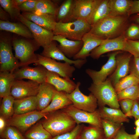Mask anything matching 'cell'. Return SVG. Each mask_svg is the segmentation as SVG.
Wrapping results in <instances>:
<instances>
[{
	"label": "cell",
	"instance_id": "1",
	"mask_svg": "<svg viewBox=\"0 0 139 139\" xmlns=\"http://www.w3.org/2000/svg\"><path fill=\"white\" fill-rule=\"evenodd\" d=\"M126 18L125 16H108L92 26L89 32L104 39L116 38L123 31Z\"/></svg>",
	"mask_w": 139,
	"mask_h": 139
},
{
	"label": "cell",
	"instance_id": "2",
	"mask_svg": "<svg viewBox=\"0 0 139 139\" xmlns=\"http://www.w3.org/2000/svg\"><path fill=\"white\" fill-rule=\"evenodd\" d=\"M48 115L41 123L44 128L52 136L70 132L76 126L74 120L63 110Z\"/></svg>",
	"mask_w": 139,
	"mask_h": 139
},
{
	"label": "cell",
	"instance_id": "3",
	"mask_svg": "<svg viewBox=\"0 0 139 139\" xmlns=\"http://www.w3.org/2000/svg\"><path fill=\"white\" fill-rule=\"evenodd\" d=\"M91 27L86 20L79 19L66 23L56 22L53 32L54 35L60 36L71 40H80Z\"/></svg>",
	"mask_w": 139,
	"mask_h": 139
},
{
	"label": "cell",
	"instance_id": "4",
	"mask_svg": "<svg viewBox=\"0 0 139 139\" xmlns=\"http://www.w3.org/2000/svg\"><path fill=\"white\" fill-rule=\"evenodd\" d=\"M88 90L96 97L98 103L102 107L107 105L110 108L119 109L117 94L109 79L97 84H91Z\"/></svg>",
	"mask_w": 139,
	"mask_h": 139
},
{
	"label": "cell",
	"instance_id": "5",
	"mask_svg": "<svg viewBox=\"0 0 139 139\" xmlns=\"http://www.w3.org/2000/svg\"><path fill=\"white\" fill-rule=\"evenodd\" d=\"M124 34L115 38L107 39L90 53V56L94 59H98L103 54L112 51H124L133 56L137 55L128 42Z\"/></svg>",
	"mask_w": 139,
	"mask_h": 139
},
{
	"label": "cell",
	"instance_id": "6",
	"mask_svg": "<svg viewBox=\"0 0 139 139\" xmlns=\"http://www.w3.org/2000/svg\"><path fill=\"white\" fill-rule=\"evenodd\" d=\"M12 44L15 57L19 61V67L36 63L37 58V55L34 53L37 48L36 46L30 41L22 39H15Z\"/></svg>",
	"mask_w": 139,
	"mask_h": 139
},
{
	"label": "cell",
	"instance_id": "7",
	"mask_svg": "<svg viewBox=\"0 0 139 139\" xmlns=\"http://www.w3.org/2000/svg\"><path fill=\"white\" fill-rule=\"evenodd\" d=\"M50 113H44L36 110L19 115H14L6 120L7 125L14 127L21 133L26 132L32 125Z\"/></svg>",
	"mask_w": 139,
	"mask_h": 139
},
{
	"label": "cell",
	"instance_id": "8",
	"mask_svg": "<svg viewBox=\"0 0 139 139\" xmlns=\"http://www.w3.org/2000/svg\"><path fill=\"white\" fill-rule=\"evenodd\" d=\"M80 84V82H77L75 89L71 93H67V97L76 108L89 112L95 111L98 104L97 99L91 93L88 95L82 93L79 88Z\"/></svg>",
	"mask_w": 139,
	"mask_h": 139
},
{
	"label": "cell",
	"instance_id": "9",
	"mask_svg": "<svg viewBox=\"0 0 139 139\" xmlns=\"http://www.w3.org/2000/svg\"><path fill=\"white\" fill-rule=\"evenodd\" d=\"M63 110L72 117L77 124L85 123L102 128L99 110L89 112L77 108L71 105L63 109Z\"/></svg>",
	"mask_w": 139,
	"mask_h": 139
},
{
	"label": "cell",
	"instance_id": "10",
	"mask_svg": "<svg viewBox=\"0 0 139 139\" xmlns=\"http://www.w3.org/2000/svg\"><path fill=\"white\" fill-rule=\"evenodd\" d=\"M37 60L35 64L42 66L47 71L58 74L62 77H72L75 70V67L68 63H61L55 59L37 54Z\"/></svg>",
	"mask_w": 139,
	"mask_h": 139
},
{
	"label": "cell",
	"instance_id": "11",
	"mask_svg": "<svg viewBox=\"0 0 139 139\" xmlns=\"http://www.w3.org/2000/svg\"><path fill=\"white\" fill-rule=\"evenodd\" d=\"M18 19L26 26L31 32L36 44L43 48L50 44L53 41L54 35L53 32L47 30L35 23L27 20L22 14Z\"/></svg>",
	"mask_w": 139,
	"mask_h": 139
},
{
	"label": "cell",
	"instance_id": "12",
	"mask_svg": "<svg viewBox=\"0 0 139 139\" xmlns=\"http://www.w3.org/2000/svg\"><path fill=\"white\" fill-rule=\"evenodd\" d=\"M40 84L28 80H15L12 84L11 95L15 99L36 96L38 91Z\"/></svg>",
	"mask_w": 139,
	"mask_h": 139
},
{
	"label": "cell",
	"instance_id": "13",
	"mask_svg": "<svg viewBox=\"0 0 139 139\" xmlns=\"http://www.w3.org/2000/svg\"><path fill=\"white\" fill-rule=\"evenodd\" d=\"M19 67V62L14 56L9 42L7 40H1L0 72L6 71L13 73Z\"/></svg>",
	"mask_w": 139,
	"mask_h": 139
},
{
	"label": "cell",
	"instance_id": "14",
	"mask_svg": "<svg viewBox=\"0 0 139 139\" xmlns=\"http://www.w3.org/2000/svg\"><path fill=\"white\" fill-rule=\"evenodd\" d=\"M120 51H115L109 55L107 62L99 71L89 68L86 69L85 72L91 78L93 83L97 84L103 82L107 77L115 71L116 67V57Z\"/></svg>",
	"mask_w": 139,
	"mask_h": 139
},
{
	"label": "cell",
	"instance_id": "15",
	"mask_svg": "<svg viewBox=\"0 0 139 139\" xmlns=\"http://www.w3.org/2000/svg\"><path fill=\"white\" fill-rule=\"evenodd\" d=\"M47 71L40 65L35 67L27 66L16 69L13 73L15 80L27 79L41 84L46 82Z\"/></svg>",
	"mask_w": 139,
	"mask_h": 139
},
{
	"label": "cell",
	"instance_id": "16",
	"mask_svg": "<svg viewBox=\"0 0 139 139\" xmlns=\"http://www.w3.org/2000/svg\"><path fill=\"white\" fill-rule=\"evenodd\" d=\"M53 41L50 44L43 48L41 55L55 60L63 61L71 65H73L78 68H81L86 63V59L72 60L68 58L59 49Z\"/></svg>",
	"mask_w": 139,
	"mask_h": 139
},
{
	"label": "cell",
	"instance_id": "17",
	"mask_svg": "<svg viewBox=\"0 0 139 139\" xmlns=\"http://www.w3.org/2000/svg\"><path fill=\"white\" fill-rule=\"evenodd\" d=\"M46 82L53 85L58 91L70 93L75 89L76 84L70 78L61 77L58 74L47 71Z\"/></svg>",
	"mask_w": 139,
	"mask_h": 139
},
{
	"label": "cell",
	"instance_id": "18",
	"mask_svg": "<svg viewBox=\"0 0 139 139\" xmlns=\"http://www.w3.org/2000/svg\"><path fill=\"white\" fill-rule=\"evenodd\" d=\"M133 55L129 53L117 55L115 70L109 79L113 86L121 79L127 76L130 70L129 63Z\"/></svg>",
	"mask_w": 139,
	"mask_h": 139
},
{
	"label": "cell",
	"instance_id": "19",
	"mask_svg": "<svg viewBox=\"0 0 139 139\" xmlns=\"http://www.w3.org/2000/svg\"><path fill=\"white\" fill-rule=\"evenodd\" d=\"M106 40L89 32H88L84 36L82 39L83 45L82 49L73 59L74 60L86 59V58L90 55L91 52Z\"/></svg>",
	"mask_w": 139,
	"mask_h": 139
},
{
	"label": "cell",
	"instance_id": "20",
	"mask_svg": "<svg viewBox=\"0 0 139 139\" xmlns=\"http://www.w3.org/2000/svg\"><path fill=\"white\" fill-rule=\"evenodd\" d=\"M53 41L59 43L57 46L59 49L69 58H73L81 50L83 42L82 40H72L59 35H54Z\"/></svg>",
	"mask_w": 139,
	"mask_h": 139
},
{
	"label": "cell",
	"instance_id": "21",
	"mask_svg": "<svg viewBox=\"0 0 139 139\" xmlns=\"http://www.w3.org/2000/svg\"><path fill=\"white\" fill-rule=\"evenodd\" d=\"M22 15L29 21L47 30L52 32L57 22L55 16L51 14L24 12Z\"/></svg>",
	"mask_w": 139,
	"mask_h": 139
},
{
	"label": "cell",
	"instance_id": "22",
	"mask_svg": "<svg viewBox=\"0 0 139 139\" xmlns=\"http://www.w3.org/2000/svg\"><path fill=\"white\" fill-rule=\"evenodd\" d=\"M97 0H75L72 19L86 20L92 12Z\"/></svg>",
	"mask_w": 139,
	"mask_h": 139
},
{
	"label": "cell",
	"instance_id": "23",
	"mask_svg": "<svg viewBox=\"0 0 139 139\" xmlns=\"http://www.w3.org/2000/svg\"><path fill=\"white\" fill-rule=\"evenodd\" d=\"M55 89L53 85L47 82L40 84L38 92L36 96L37 109L39 111L44 110L49 105Z\"/></svg>",
	"mask_w": 139,
	"mask_h": 139
},
{
	"label": "cell",
	"instance_id": "24",
	"mask_svg": "<svg viewBox=\"0 0 139 139\" xmlns=\"http://www.w3.org/2000/svg\"><path fill=\"white\" fill-rule=\"evenodd\" d=\"M66 93L55 89L51 101L48 107L41 111L42 113H50L61 109H64L72 105L68 98Z\"/></svg>",
	"mask_w": 139,
	"mask_h": 139
},
{
	"label": "cell",
	"instance_id": "25",
	"mask_svg": "<svg viewBox=\"0 0 139 139\" xmlns=\"http://www.w3.org/2000/svg\"><path fill=\"white\" fill-rule=\"evenodd\" d=\"M110 12L109 0H97L96 5L87 21L92 27L109 16Z\"/></svg>",
	"mask_w": 139,
	"mask_h": 139
},
{
	"label": "cell",
	"instance_id": "26",
	"mask_svg": "<svg viewBox=\"0 0 139 139\" xmlns=\"http://www.w3.org/2000/svg\"><path fill=\"white\" fill-rule=\"evenodd\" d=\"M14 114H25L37 109V104L36 96L15 99L14 103Z\"/></svg>",
	"mask_w": 139,
	"mask_h": 139
},
{
	"label": "cell",
	"instance_id": "27",
	"mask_svg": "<svg viewBox=\"0 0 139 139\" xmlns=\"http://www.w3.org/2000/svg\"><path fill=\"white\" fill-rule=\"evenodd\" d=\"M99 110L102 119L119 124L129 121L127 117L119 109L103 106Z\"/></svg>",
	"mask_w": 139,
	"mask_h": 139
},
{
	"label": "cell",
	"instance_id": "28",
	"mask_svg": "<svg viewBox=\"0 0 139 139\" xmlns=\"http://www.w3.org/2000/svg\"><path fill=\"white\" fill-rule=\"evenodd\" d=\"M0 30L13 32L27 38H33L30 31L23 24L0 20Z\"/></svg>",
	"mask_w": 139,
	"mask_h": 139
},
{
	"label": "cell",
	"instance_id": "29",
	"mask_svg": "<svg viewBox=\"0 0 139 139\" xmlns=\"http://www.w3.org/2000/svg\"><path fill=\"white\" fill-rule=\"evenodd\" d=\"M75 0H65L58 7L55 15L57 22L71 21Z\"/></svg>",
	"mask_w": 139,
	"mask_h": 139
},
{
	"label": "cell",
	"instance_id": "30",
	"mask_svg": "<svg viewBox=\"0 0 139 139\" xmlns=\"http://www.w3.org/2000/svg\"><path fill=\"white\" fill-rule=\"evenodd\" d=\"M110 12L109 16H125L131 7L133 1L129 0H109Z\"/></svg>",
	"mask_w": 139,
	"mask_h": 139
},
{
	"label": "cell",
	"instance_id": "31",
	"mask_svg": "<svg viewBox=\"0 0 139 139\" xmlns=\"http://www.w3.org/2000/svg\"><path fill=\"white\" fill-rule=\"evenodd\" d=\"M15 80L13 73L0 72V97L3 98L11 95V87Z\"/></svg>",
	"mask_w": 139,
	"mask_h": 139
},
{
	"label": "cell",
	"instance_id": "32",
	"mask_svg": "<svg viewBox=\"0 0 139 139\" xmlns=\"http://www.w3.org/2000/svg\"><path fill=\"white\" fill-rule=\"evenodd\" d=\"M26 139H51L52 136L43 127L41 123H39L25 132Z\"/></svg>",
	"mask_w": 139,
	"mask_h": 139
},
{
	"label": "cell",
	"instance_id": "33",
	"mask_svg": "<svg viewBox=\"0 0 139 139\" xmlns=\"http://www.w3.org/2000/svg\"><path fill=\"white\" fill-rule=\"evenodd\" d=\"M58 7L55 3L49 0H38L34 13L48 14L55 16Z\"/></svg>",
	"mask_w": 139,
	"mask_h": 139
},
{
	"label": "cell",
	"instance_id": "34",
	"mask_svg": "<svg viewBox=\"0 0 139 139\" xmlns=\"http://www.w3.org/2000/svg\"><path fill=\"white\" fill-rule=\"evenodd\" d=\"M14 98L11 95L3 98L0 107V116L6 120L13 116L14 114Z\"/></svg>",
	"mask_w": 139,
	"mask_h": 139
},
{
	"label": "cell",
	"instance_id": "35",
	"mask_svg": "<svg viewBox=\"0 0 139 139\" xmlns=\"http://www.w3.org/2000/svg\"><path fill=\"white\" fill-rule=\"evenodd\" d=\"M102 125L106 139H113L121 128V124L102 119Z\"/></svg>",
	"mask_w": 139,
	"mask_h": 139
},
{
	"label": "cell",
	"instance_id": "36",
	"mask_svg": "<svg viewBox=\"0 0 139 139\" xmlns=\"http://www.w3.org/2000/svg\"><path fill=\"white\" fill-rule=\"evenodd\" d=\"M80 136L85 139H103L105 138L102 128L92 125L85 127Z\"/></svg>",
	"mask_w": 139,
	"mask_h": 139
},
{
	"label": "cell",
	"instance_id": "37",
	"mask_svg": "<svg viewBox=\"0 0 139 139\" xmlns=\"http://www.w3.org/2000/svg\"><path fill=\"white\" fill-rule=\"evenodd\" d=\"M138 85H139V80L131 73L120 80L114 88L117 93L126 88Z\"/></svg>",
	"mask_w": 139,
	"mask_h": 139
},
{
	"label": "cell",
	"instance_id": "38",
	"mask_svg": "<svg viewBox=\"0 0 139 139\" xmlns=\"http://www.w3.org/2000/svg\"><path fill=\"white\" fill-rule=\"evenodd\" d=\"M139 85H134L126 88L117 93L118 101L124 99H128L133 101L137 99Z\"/></svg>",
	"mask_w": 139,
	"mask_h": 139
},
{
	"label": "cell",
	"instance_id": "39",
	"mask_svg": "<svg viewBox=\"0 0 139 139\" xmlns=\"http://www.w3.org/2000/svg\"><path fill=\"white\" fill-rule=\"evenodd\" d=\"M0 4L4 10L12 18H18L21 14L18 7L14 4L13 0H0Z\"/></svg>",
	"mask_w": 139,
	"mask_h": 139
},
{
	"label": "cell",
	"instance_id": "40",
	"mask_svg": "<svg viewBox=\"0 0 139 139\" xmlns=\"http://www.w3.org/2000/svg\"><path fill=\"white\" fill-rule=\"evenodd\" d=\"M0 134L2 139H26L17 128L10 126H6Z\"/></svg>",
	"mask_w": 139,
	"mask_h": 139
},
{
	"label": "cell",
	"instance_id": "41",
	"mask_svg": "<svg viewBox=\"0 0 139 139\" xmlns=\"http://www.w3.org/2000/svg\"><path fill=\"white\" fill-rule=\"evenodd\" d=\"M82 128L81 125L77 124L71 131L54 136L51 139H78L80 136Z\"/></svg>",
	"mask_w": 139,
	"mask_h": 139
},
{
	"label": "cell",
	"instance_id": "42",
	"mask_svg": "<svg viewBox=\"0 0 139 139\" xmlns=\"http://www.w3.org/2000/svg\"><path fill=\"white\" fill-rule=\"evenodd\" d=\"M134 101L130 99H126L119 101V105L121 107L123 112L127 117H132L131 109Z\"/></svg>",
	"mask_w": 139,
	"mask_h": 139
},
{
	"label": "cell",
	"instance_id": "43",
	"mask_svg": "<svg viewBox=\"0 0 139 139\" xmlns=\"http://www.w3.org/2000/svg\"><path fill=\"white\" fill-rule=\"evenodd\" d=\"M126 35V37L128 39H139V25L136 24H132L128 29Z\"/></svg>",
	"mask_w": 139,
	"mask_h": 139
},
{
	"label": "cell",
	"instance_id": "44",
	"mask_svg": "<svg viewBox=\"0 0 139 139\" xmlns=\"http://www.w3.org/2000/svg\"><path fill=\"white\" fill-rule=\"evenodd\" d=\"M38 0H27L21 5L18 6L20 11L27 12L35 11L36 5Z\"/></svg>",
	"mask_w": 139,
	"mask_h": 139
},
{
	"label": "cell",
	"instance_id": "45",
	"mask_svg": "<svg viewBox=\"0 0 139 139\" xmlns=\"http://www.w3.org/2000/svg\"><path fill=\"white\" fill-rule=\"evenodd\" d=\"M114 139H139L134 134H129L126 132L123 128H121Z\"/></svg>",
	"mask_w": 139,
	"mask_h": 139
},
{
	"label": "cell",
	"instance_id": "46",
	"mask_svg": "<svg viewBox=\"0 0 139 139\" xmlns=\"http://www.w3.org/2000/svg\"><path fill=\"white\" fill-rule=\"evenodd\" d=\"M133 63L130 69L131 73L139 80V56H134Z\"/></svg>",
	"mask_w": 139,
	"mask_h": 139
},
{
	"label": "cell",
	"instance_id": "47",
	"mask_svg": "<svg viewBox=\"0 0 139 139\" xmlns=\"http://www.w3.org/2000/svg\"><path fill=\"white\" fill-rule=\"evenodd\" d=\"M137 13H139V0L133 1L131 7L127 15L129 16Z\"/></svg>",
	"mask_w": 139,
	"mask_h": 139
},
{
	"label": "cell",
	"instance_id": "48",
	"mask_svg": "<svg viewBox=\"0 0 139 139\" xmlns=\"http://www.w3.org/2000/svg\"><path fill=\"white\" fill-rule=\"evenodd\" d=\"M127 41L137 55L139 56V41L128 39Z\"/></svg>",
	"mask_w": 139,
	"mask_h": 139
},
{
	"label": "cell",
	"instance_id": "49",
	"mask_svg": "<svg viewBox=\"0 0 139 139\" xmlns=\"http://www.w3.org/2000/svg\"><path fill=\"white\" fill-rule=\"evenodd\" d=\"M139 109V105L137 100H134L131 109V113L132 117H134L135 113Z\"/></svg>",
	"mask_w": 139,
	"mask_h": 139
},
{
	"label": "cell",
	"instance_id": "50",
	"mask_svg": "<svg viewBox=\"0 0 139 139\" xmlns=\"http://www.w3.org/2000/svg\"><path fill=\"white\" fill-rule=\"evenodd\" d=\"M0 18L1 20L3 21H8V16L6 12L0 7Z\"/></svg>",
	"mask_w": 139,
	"mask_h": 139
},
{
	"label": "cell",
	"instance_id": "51",
	"mask_svg": "<svg viewBox=\"0 0 139 139\" xmlns=\"http://www.w3.org/2000/svg\"><path fill=\"white\" fill-rule=\"evenodd\" d=\"M3 117L0 116V134L4 130L7 125L6 120Z\"/></svg>",
	"mask_w": 139,
	"mask_h": 139
},
{
	"label": "cell",
	"instance_id": "52",
	"mask_svg": "<svg viewBox=\"0 0 139 139\" xmlns=\"http://www.w3.org/2000/svg\"><path fill=\"white\" fill-rule=\"evenodd\" d=\"M27 0H14L13 1L16 6L18 7L21 5Z\"/></svg>",
	"mask_w": 139,
	"mask_h": 139
},
{
	"label": "cell",
	"instance_id": "53",
	"mask_svg": "<svg viewBox=\"0 0 139 139\" xmlns=\"http://www.w3.org/2000/svg\"><path fill=\"white\" fill-rule=\"evenodd\" d=\"M133 20L135 22L139 25V15H136L134 17Z\"/></svg>",
	"mask_w": 139,
	"mask_h": 139
},
{
	"label": "cell",
	"instance_id": "54",
	"mask_svg": "<svg viewBox=\"0 0 139 139\" xmlns=\"http://www.w3.org/2000/svg\"><path fill=\"white\" fill-rule=\"evenodd\" d=\"M136 137L139 138V127H136L135 129V133L134 134Z\"/></svg>",
	"mask_w": 139,
	"mask_h": 139
},
{
	"label": "cell",
	"instance_id": "55",
	"mask_svg": "<svg viewBox=\"0 0 139 139\" xmlns=\"http://www.w3.org/2000/svg\"><path fill=\"white\" fill-rule=\"evenodd\" d=\"M134 117L135 120L139 119V109L135 113Z\"/></svg>",
	"mask_w": 139,
	"mask_h": 139
},
{
	"label": "cell",
	"instance_id": "56",
	"mask_svg": "<svg viewBox=\"0 0 139 139\" xmlns=\"http://www.w3.org/2000/svg\"><path fill=\"white\" fill-rule=\"evenodd\" d=\"M135 124L136 127H139V119L135 120Z\"/></svg>",
	"mask_w": 139,
	"mask_h": 139
},
{
	"label": "cell",
	"instance_id": "57",
	"mask_svg": "<svg viewBox=\"0 0 139 139\" xmlns=\"http://www.w3.org/2000/svg\"><path fill=\"white\" fill-rule=\"evenodd\" d=\"M139 98V86L138 89V95H137V99Z\"/></svg>",
	"mask_w": 139,
	"mask_h": 139
},
{
	"label": "cell",
	"instance_id": "58",
	"mask_svg": "<svg viewBox=\"0 0 139 139\" xmlns=\"http://www.w3.org/2000/svg\"><path fill=\"white\" fill-rule=\"evenodd\" d=\"M78 139H85L84 138H83L82 137H81L80 136L79 137V138Z\"/></svg>",
	"mask_w": 139,
	"mask_h": 139
},
{
	"label": "cell",
	"instance_id": "59",
	"mask_svg": "<svg viewBox=\"0 0 139 139\" xmlns=\"http://www.w3.org/2000/svg\"><path fill=\"white\" fill-rule=\"evenodd\" d=\"M137 101L139 105V98H138L137 99Z\"/></svg>",
	"mask_w": 139,
	"mask_h": 139
},
{
	"label": "cell",
	"instance_id": "60",
	"mask_svg": "<svg viewBox=\"0 0 139 139\" xmlns=\"http://www.w3.org/2000/svg\"><path fill=\"white\" fill-rule=\"evenodd\" d=\"M103 139H106V138H103ZM113 139H114V138Z\"/></svg>",
	"mask_w": 139,
	"mask_h": 139
},
{
	"label": "cell",
	"instance_id": "61",
	"mask_svg": "<svg viewBox=\"0 0 139 139\" xmlns=\"http://www.w3.org/2000/svg\"></svg>",
	"mask_w": 139,
	"mask_h": 139
}]
</instances>
